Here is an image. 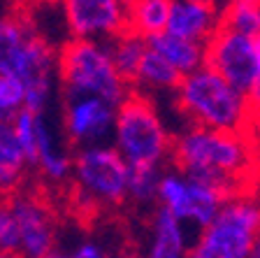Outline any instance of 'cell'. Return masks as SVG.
<instances>
[{"mask_svg": "<svg viewBox=\"0 0 260 258\" xmlns=\"http://www.w3.org/2000/svg\"><path fill=\"white\" fill-rule=\"evenodd\" d=\"M172 0H133L128 3V31L142 40L165 33Z\"/></svg>", "mask_w": 260, "mask_h": 258, "instance_id": "obj_19", "label": "cell"}, {"mask_svg": "<svg viewBox=\"0 0 260 258\" xmlns=\"http://www.w3.org/2000/svg\"><path fill=\"white\" fill-rule=\"evenodd\" d=\"M190 231L186 223L172 216L168 210L156 207L149 221L144 258H188L190 253Z\"/></svg>", "mask_w": 260, "mask_h": 258, "instance_id": "obj_15", "label": "cell"}, {"mask_svg": "<svg viewBox=\"0 0 260 258\" xmlns=\"http://www.w3.org/2000/svg\"><path fill=\"white\" fill-rule=\"evenodd\" d=\"M70 182L75 203L88 212L116 210L128 203V163L112 142L75 149Z\"/></svg>", "mask_w": 260, "mask_h": 258, "instance_id": "obj_6", "label": "cell"}, {"mask_svg": "<svg viewBox=\"0 0 260 258\" xmlns=\"http://www.w3.org/2000/svg\"><path fill=\"white\" fill-rule=\"evenodd\" d=\"M205 65L249 98L253 112L260 109V75L255 38L218 28L205 47Z\"/></svg>", "mask_w": 260, "mask_h": 258, "instance_id": "obj_10", "label": "cell"}, {"mask_svg": "<svg viewBox=\"0 0 260 258\" xmlns=\"http://www.w3.org/2000/svg\"><path fill=\"white\" fill-rule=\"evenodd\" d=\"M26 107V86L12 75H0V121H12Z\"/></svg>", "mask_w": 260, "mask_h": 258, "instance_id": "obj_23", "label": "cell"}, {"mask_svg": "<svg viewBox=\"0 0 260 258\" xmlns=\"http://www.w3.org/2000/svg\"><path fill=\"white\" fill-rule=\"evenodd\" d=\"M58 86L63 96H93L119 107L130 84L116 72L107 42L68 40L58 49Z\"/></svg>", "mask_w": 260, "mask_h": 258, "instance_id": "obj_5", "label": "cell"}, {"mask_svg": "<svg viewBox=\"0 0 260 258\" xmlns=\"http://www.w3.org/2000/svg\"><path fill=\"white\" fill-rule=\"evenodd\" d=\"M223 3H260V0H223Z\"/></svg>", "mask_w": 260, "mask_h": 258, "instance_id": "obj_29", "label": "cell"}, {"mask_svg": "<svg viewBox=\"0 0 260 258\" xmlns=\"http://www.w3.org/2000/svg\"><path fill=\"white\" fill-rule=\"evenodd\" d=\"M221 26L249 38L260 35V3H223Z\"/></svg>", "mask_w": 260, "mask_h": 258, "instance_id": "obj_21", "label": "cell"}, {"mask_svg": "<svg viewBox=\"0 0 260 258\" xmlns=\"http://www.w3.org/2000/svg\"><path fill=\"white\" fill-rule=\"evenodd\" d=\"M0 258H19V256H14V253H7V251H0Z\"/></svg>", "mask_w": 260, "mask_h": 258, "instance_id": "obj_30", "label": "cell"}, {"mask_svg": "<svg viewBox=\"0 0 260 258\" xmlns=\"http://www.w3.org/2000/svg\"><path fill=\"white\" fill-rule=\"evenodd\" d=\"M158 177L160 170L156 167H128V200L133 205H151L156 203Z\"/></svg>", "mask_w": 260, "mask_h": 258, "instance_id": "obj_22", "label": "cell"}, {"mask_svg": "<svg viewBox=\"0 0 260 258\" xmlns=\"http://www.w3.org/2000/svg\"><path fill=\"white\" fill-rule=\"evenodd\" d=\"M260 237V200L230 195L218 214L198 231L188 258H251Z\"/></svg>", "mask_w": 260, "mask_h": 258, "instance_id": "obj_7", "label": "cell"}, {"mask_svg": "<svg viewBox=\"0 0 260 258\" xmlns=\"http://www.w3.org/2000/svg\"><path fill=\"white\" fill-rule=\"evenodd\" d=\"M218 28H221V7L188 3V0H172L165 33L207 47V42L214 38Z\"/></svg>", "mask_w": 260, "mask_h": 258, "instance_id": "obj_14", "label": "cell"}, {"mask_svg": "<svg viewBox=\"0 0 260 258\" xmlns=\"http://www.w3.org/2000/svg\"><path fill=\"white\" fill-rule=\"evenodd\" d=\"M188 3H200V5H214V7L223 5V0H188Z\"/></svg>", "mask_w": 260, "mask_h": 258, "instance_id": "obj_26", "label": "cell"}, {"mask_svg": "<svg viewBox=\"0 0 260 258\" xmlns=\"http://www.w3.org/2000/svg\"><path fill=\"white\" fill-rule=\"evenodd\" d=\"M12 128L28 158V165L35 167L49 186H63L70 182L75 154L68 149V142L51 124L49 114L21 109L12 119Z\"/></svg>", "mask_w": 260, "mask_h": 258, "instance_id": "obj_9", "label": "cell"}, {"mask_svg": "<svg viewBox=\"0 0 260 258\" xmlns=\"http://www.w3.org/2000/svg\"><path fill=\"white\" fill-rule=\"evenodd\" d=\"M70 40L112 42L128 31V5L121 0H60Z\"/></svg>", "mask_w": 260, "mask_h": 258, "instance_id": "obj_12", "label": "cell"}, {"mask_svg": "<svg viewBox=\"0 0 260 258\" xmlns=\"http://www.w3.org/2000/svg\"><path fill=\"white\" fill-rule=\"evenodd\" d=\"M170 161L190 177L237 188V182L251 167L253 154L242 133L186 126L174 135Z\"/></svg>", "mask_w": 260, "mask_h": 258, "instance_id": "obj_2", "label": "cell"}, {"mask_svg": "<svg viewBox=\"0 0 260 258\" xmlns=\"http://www.w3.org/2000/svg\"><path fill=\"white\" fill-rule=\"evenodd\" d=\"M121 3H125V5H128V3H133V0H121Z\"/></svg>", "mask_w": 260, "mask_h": 258, "instance_id": "obj_31", "label": "cell"}, {"mask_svg": "<svg viewBox=\"0 0 260 258\" xmlns=\"http://www.w3.org/2000/svg\"><path fill=\"white\" fill-rule=\"evenodd\" d=\"M172 102L188 126L200 128L242 133L253 119L249 98L207 65L181 77Z\"/></svg>", "mask_w": 260, "mask_h": 258, "instance_id": "obj_3", "label": "cell"}, {"mask_svg": "<svg viewBox=\"0 0 260 258\" xmlns=\"http://www.w3.org/2000/svg\"><path fill=\"white\" fill-rule=\"evenodd\" d=\"M0 75L26 86V107L47 114L58 89V51L21 16H0Z\"/></svg>", "mask_w": 260, "mask_h": 258, "instance_id": "obj_1", "label": "cell"}, {"mask_svg": "<svg viewBox=\"0 0 260 258\" xmlns=\"http://www.w3.org/2000/svg\"><path fill=\"white\" fill-rule=\"evenodd\" d=\"M28 167L30 165L16 140L12 121H0V198L19 193Z\"/></svg>", "mask_w": 260, "mask_h": 258, "instance_id": "obj_16", "label": "cell"}, {"mask_svg": "<svg viewBox=\"0 0 260 258\" xmlns=\"http://www.w3.org/2000/svg\"><path fill=\"white\" fill-rule=\"evenodd\" d=\"M109 142L128 163V167L162 170L172 156L174 135L153 98L130 91L116 107Z\"/></svg>", "mask_w": 260, "mask_h": 258, "instance_id": "obj_4", "label": "cell"}, {"mask_svg": "<svg viewBox=\"0 0 260 258\" xmlns=\"http://www.w3.org/2000/svg\"><path fill=\"white\" fill-rule=\"evenodd\" d=\"M235 193H237V188L190 177L172 165L160 170L156 203L158 207L168 210L188 228L202 231L218 214L223 203Z\"/></svg>", "mask_w": 260, "mask_h": 258, "instance_id": "obj_8", "label": "cell"}, {"mask_svg": "<svg viewBox=\"0 0 260 258\" xmlns=\"http://www.w3.org/2000/svg\"><path fill=\"white\" fill-rule=\"evenodd\" d=\"M116 107L93 96H63L60 135L68 147L84 149L112 140Z\"/></svg>", "mask_w": 260, "mask_h": 258, "instance_id": "obj_11", "label": "cell"}, {"mask_svg": "<svg viewBox=\"0 0 260 258\" xmlns=\"http://www.w3.org/2000/svg\"><path fill=\"white\" fill-rule=\"evenodd\" d=\"M121 258H144V256H142L140 251H128V253H123Z\"/></svg>", "mask_w": 260, "mask_h": 258, "instance_id": "obj_28", "label": "cell"}, {"mask_svg": "<svg viewBox=\"0 0 260 258\" xmlns=\"http://www.w3.org/2000/svg\"><path fill=\"white\" fill-rule=\"evenodd\" d=\"M251 258H260V237L255 240V244H253V251H251Z\"/></svg>", "mask_w": 260, "mask_h": 258, "instance_id": "obj_27", "label": "cell"}, {"mask_svg": "<svg viewBox=\"0 0 260 258\" xmlns=\"http://www.w3.org/2000/svg\"><path fill=\"white\" fill-rule=\"evenodd\" d=\"M44 258H72V256H70V251H60V249H54V251L49 253V256H44Z\"/></svg>", "mask_w": 260, "mask_h": 258, "instance_id": "obj_25", "label": "cell"}, {"mask_svg": "<svg viewBox=\"0 0 260 258\" xmlns=\"http://www.w3.org/2000/svg\"><path fill=\"white\" fill-rule=\"evenodd\" d=\"M70 256L72 258H112V253L100 242H95V240H84L75 249H70Z\"/></svg>", "mask_w": 260, "mask_h": 258, "instance_id": "obj_24", "label": "cell"}, {"mask_svg": "<svg viewBox=\"0 0 260 258\" xmlns=\"http://www.w3.org/2000/svg\"><path fill=\"white\" fill-rule=\"evenodd\" d=\"M7 205L14 216L16 237H19V258H44L56 249L58 226L56 216L42 198L32 193H12Z\"/></svg>", "mask_w": 260, "mask_h": 258, "instance_id": "obj_13", "label": "cell"}, {"mask_svg": "<svg viewBox=\"0 0 260 258\" xmlns=\"http://www.w3.org/2000/svg\"><path fill=\"white\" fill-rule=\"evenodd\" d=\"M179 81H181V75L165 59H160L153 49L146 47V54L142 59L140 68L135 72V79H133L130 86H135L137 93H142V96L153 98V96H172Z\"/></svg>", "mask_w": 260, "mask_h": 258, "instance_id": "obj_17", "label": "cell"}, {"mask_svg": "<svg viewBox=\"0 0 260 258\" xmlns=\"http://www.w3.org/2000/svg\"><path fill=\"white\" fill-rule=\"evenodd\" d=\"M149 49H153L160 59H165L181 77L205 68V44H195L188 40L174 38L170 33H160L156 38L146 40Z\"/></svg>", "mask_w": 260, "mask_h": 258, "instance_id": "obj_18", "label": "cell"}, {"mask_svg": "<svg viewBox=\"0 0 260 258\" xmlns=\"http://www.w3.org/2000/svg\"><path fill=\"white\" fill-rule=\"evenodd\" d=\"M107 47H109L112 63H114V68H116V72H119L128 84H133L135 72L146 54V47H149L146 40H142L135 33L123 31L119 38H114L112 42H107Z\"/></svg>", "mask_w": 260, "mask_h": 258, "instance_id": "obj_20", "label": "cell"}]
</instances>
